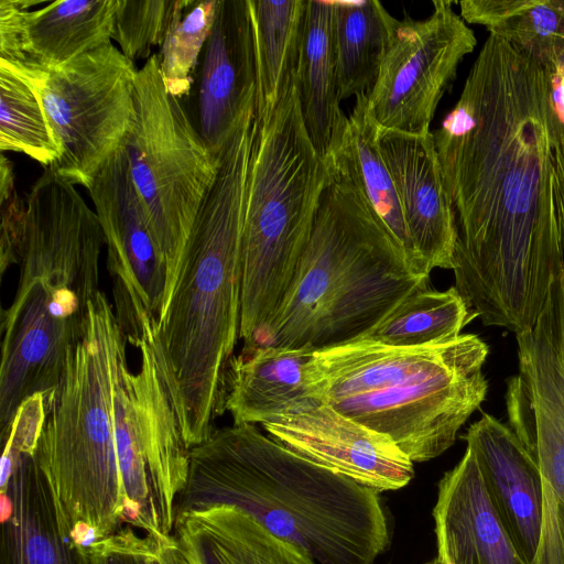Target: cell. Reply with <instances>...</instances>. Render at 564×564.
Here are the masks:
<instances>
[{"mask_svg": "<svg viewBox=\"0 0 564 564\" xmlns=\"http://www.w3.org/2000/svg\"><path fill=\"white\" fill-rule=\"evenodd\" d=\"M455 214V288L487 326L532 328L564 269V123L545 68L489 33L432 132Z\"/></svg>", "mask_w": 564, "mask_h": 564, "instance_id": "cell-1", "label": "cell"}, {"mask_svg": "<svg viewBox=\"0 0 564 564\" xmlns=\"http://www.w3.org/2000/svg\"><path fill=\"white\" fill-rule=\"evenodd\" d=\"M254 129L251 105L220 151L216 176L150 341L188 448L205 442L225 412L227 377L239 338L241 240Z\"/></svg>", "mask_w": 564, "mask_h": 564, "instance_id": "cell-2", "label": "cell"}, {"mask_svg": "<svg viewBox=\"0 0 564 564\" xmlns=\"http://www.w3.org/2000/svg\"><path fill=\"white\" fill-rule=\"evenodd\" d=\"M215 505L249 513L317 564H373L390 545L378 491L295 454L252 424L216 429L189 451L175 518Z\"/></svg>", "mask_w": 564, "mask_h": 564, "instance_id": "cell-3", "label": "cell"}, {"mask_svg": "<svg viewBox=\"0 0 564 564\" xmlns=\"http://www.w3.org/2000/svg\"><path fill=\"white\" fill-rule=\"evenodd\" d=\"M26 225L17 262L14 297L1 313L0 427L19 406L58 387L68 350L82 338L99 290L105 237L74 185L50 169L25 200Z\"/></svg>", "mask_w": 564, "mask_h": 564, "instance_id": "cell-4", "label": "cell"}, {"mask_svg": "<svg viewBox=\"0 0 564 564\" xmlns=\"http://www.w3.org/2000/svg\"><path fill=\"white\" fill-rule=\"evenodd\" d=\"M489 349L475 334L398 347L360 337L315 350L312 395L388 435L413 462L438 457L485 401Z\"/></svg>", "mask_w": 564, "mask_h": 564, "instance_id": "cell-5", "label": "cell"}, {"mask_svg": "<svg viewBox=\"0 0 564 564\" xmlns=\"http://www.w3.org/2000/svg\"><path fill=\"white\" fill-rule=\"evenodd\" d=\"M427 284L358 192L329 172L308 242L260 346L318 350L358 339Z\"/></svg>", "mask_w": 564, "mask_h": 564, "instance_id": "cell-6", "label": "cell"}, {"mask_svg": "<svg viewBox=\"0 0 564 564\" xmlns=\"http://www.w3.org/2000/svg\"><path fill=\"white\" fill-rule=\"evenodd\" d=\"M127 343L112 303L99 291L82 338L67 352L62 380L46 400L37 460L74 541L85 549L124 524L115 386Z\"/></svg>", "mask_w": 564, "mask_h": 564, "instance_id": "cell-7", "label": "cell"}, {"mask_svg": "<svg viewBox=\"0 0 564 564\" xmlns=\"http://www.w3.org/2000/svg\"><path fill=\"white\" fill-rule=\"evenodd\" d=\"M328 177L304 127L295 76L275 108L256 116L241 240L242 350L260 346L293 281Z\"/></svg>", "mask_w": 564, "mask_h": 564, "instance_id": "cell-8", "label": "cell"}, {"mask_svg": "<svg viewBox=\"0 0 564 564\" xmlns=\"http://www.w3.org/2000/svg\"><path fill=\"white\" fill-rule=\"evenodd\" d=\"M134 106L132 127L122 145L166 263L169 302L194 219L216 176L218 158L209 152L180 99L167 91L160 54L151 55L138 69Z\"/></svg>", "mask_w": 564, "mask_h": 564, "instance_id": "cell-9", "label": "cell"}, {"mask_svg": "<svg viewBox=\"0 0 564 564\" xmlns=\"http://www.w3.org/2000/svg\"><path fill=\"white\" fill-rule=\"evenodd\" d=\"M0 61L30 82L43 106L61 153L48 169L88 189L132 127L134 63L111 42L51 69Z\"/></svg>", "mask_w": 564, "mask_h": 564, "instance_id": "cell-10", "label": "cell"}, {"mask_svg": "<svg viewBox=\"0 0 564 564\" xmlns=\"http://www.w3.org/2000/svg\"><path fill=\"white\" fill-rule=\"evenodd\" d=\"M100 221L113 311L128 343L152 340L169 295V273L123 145L87 189Z\"/></svg>", "mask_w": 564, "mask_h": 564, "instance_id": "cell-11", "label": "cell"}, {"mask_svg": "<svg viewBox=\"0 0 564 564\" xmlns=\"http://www.w3.org/2000/svg\"><path fill=\"white\" fill-rule=\"evenodd\" d=\"M432 14L394 20L380 72L367 95L377 124L411 134H427L457 67L477 44L475 34L452 8L434 0Z\"/></svg>", "mask_w": 564, "mask_h": 564, "instance_id": "cell-12", "label": "cell"}, {"mask_svg": "<svg viewBox=\"0 0 564 564\" xmlns=\"http://www.w3.org/2000/svg\"><path fill=\"white\" fill-rule=\"evenodd\" d=\"M46 421L39 397L25 400L1 434L0 564H91L59 510L36 451Z\"/></svg>", "mask_w": 564, "mask_h": 564, "instance_id": "cell-13", "label": "cell"}, {"mask_svg": "<svg viewBox=\"0 0 564 564\" xmlns=\"http://www.w3.org/2000/svg\"><path fill=\"white\" fill-rule=\"evenodd\" d=\"M271 438L295 454L376 491L405 487L413 462L384 434L312 400L262 424Z\"/></svg>", "mask_w": 564, "mask_h": 564, "instance_id": "cell-14", "label": "cell"}, {"mask_svg": "<svg viewBox=\"0 0 564 564\" xmlns=\"http://www.w3.org/2000/svg\"><path fill=\"white\" fill-rule=\"evenodd\" d=\"M377 144L392 176L414 251L427 272L454 269L455 214L433 133L411 134L378 126Z\"/></svg>", "mask_w": 564, "mask_h": 564, "instance_id": "cell-15", "label": "cell"}, {"mask_svg": "<svg viewBox=\"0 0 564 564\" xmlns=\"http://www.w3.org/2000/svg\"><path fill=\"white\" fill-rule=\"evenodd\" d=\"M0 1V59L51 69L110 43L118 0Z\"/></svg>", "mask_w": 564, "mask_h": 564, "instance_id": "cell-16", "label": "cell"}, {"mask_svg": "<svg viewBox=\"0 0 564 564\" xmlns=\"http://www.w3.org/2000/svg\"><path fill=\"white\" fill-rule=\"evenodd\" d=\"M256 97L249 0H218L205 45L198 97L199 133L215 159Z\"/></svg>", "mask_w": 564, "mask_h": 564, "instance_id": "cell-17", "label": "cell"}, {"mask_svg": "<svg viewBox=\"0 0 564 564\" xmlns=\"http://www.w3.org/2000/svg\"><path fill=\"white\" fill-rule=\"evenodd\" d=\"M475 455L488 497L525 564L538 549L542 522V479L535 458L498 419L482 414L464 436Z\"/></svg>", "mask_w": 564, "mask_h": 564, "instance_id": "cell-18", "label": "cell"}, {"mask_svg": "<svg viewBox=\"0 0 564 564\" xmlns=\"http://www.w3.org/2000/svg\"><path fill=\"white\" fill-rule=\"evenodd\" d=\"M433 519L441 564H525L491 505L469 447L438 481Z\"/></svg>", "mask_w": 564, "mask_h": 564, "instance_id": "cell-19", "label": "cell"}, {"mask_svg": "<svg viewBox=\"0 0 564 564\" xmlns=\"http://www.w3.org/2000/svg\"><path fill=\"white\" fill-rule=\"evenodd\" d=\"M314 351L262 345L234 356L225 400L234 424H263L315 400L307 379Z\"/></svg>", "mask_w": 564, "mask_h": 564, "instance_id": "cell-20", "label": "cell"}, {"mask_svg": "<svg viewBox=\"0 0 564 564\" xmlns=\"http://www.w3.org/2000/svg\"><path fill=\"white\" fill-rule=\"evenodd\" d=\"M173 534L194 564H317L303 549L231 505L176 516Z\"/></svg>", "mask_w": 564, "mask_h": 564, "instance_id": "cell-21", "label": "cell"}, {"mask_svg": "<svg viewBox=\"0 0 564 564\" xmlns=\"http://www.w3.org/2000/svg\"><path fill=\"white\" fill-rule=\"evenodd\" d=\"M335 9V0H306L296 69L304 127L325 163L347 122L338 95Z\"/></svg>", "mask_w": 564, "mask_h": 564, "instance_id": "cell-22", "label": "cell"}, {"mask_svg": "<svg viewBox=\"0 0 564 564\" xmlns=\"http://www.w3.org/2000/svg\"><path fill=\"white\" fill-rule=\"evenodd\" d=\"M378 124L371 117L367 95L356 97L344 132L326 161L334 175L348 182L371 213L388 229L421 274L430 272L420 262L404 223L390 171L377 144Z\"/></svg>", "mask_w": 564, "mask_h": 564, "instance_id": "cell-23", "label": "cell"}, {"mask_svg": "<svg viewBox=\"0 0 564 564\" xmlns=\"http://www.w3.org/2000/svg\"><path fill=\"white\" fill-rule=\"evenodd\" d=\"M256 67V116L269 115L296 76L306 0H249Z\"/></svg>", "mask_w": 564, "mask_h": 564, "instance_id": "cell-24", "label": "cell"}, {"mask_svg": "<svg viewBox=\"0 0 564 564\" xmlns=\"http://www.w3.org/2000/svg\"><path fill=\"white\" fill-rule=\"evenodd\" d=\"M335 2L338 95L341 101L372 90L395 18L378 0Z\"/></svg>", "mask_w": 564, "mask_h": 564, "instance_id": "cell-25", "label": "cell"}, {"mask_svg": "<svg viewBox=\"0 0 564 564\" xmlns=\"http://www.w3.org/2000/svg\"><path fill=\"white\" fill-rule=\"evenodd\" d=\"M460 17L481 24L547 68L564 39V0H464Z\"/></svg>", "mask_w": 564, "mask_h": 564, "instance_id": "cell-26", "label": "cell"}, {"mask_svg": "<svg viewBox=\"0 0 564 564\" xmlns=\"http://www.w3.org/2000/svg\"><path fill=\"white\" fill-rule=\"evenodd\" d=\"M475 317L455 286H427L405 297L362 337L390 346H421L459 336Z\"/></svg>", "mask_w": 564, "mask_h": 564, "instance_id": "cell-27", "label": "cell"}, {"mask_svg": "<svg viewBox=\"0 0 564 564\" xmlns=\"http://www.w3.org/2000/svg\"><path fill=\"white\" fill-rule=\"evenodd\" d=\"M0 150L23 153L45 169L59 148L30 82L0 61Z\"/></svg>", "mask_w": 564, "mask_h": 564, "instance_id": "cell-28", "label": "cell"}, {"mask_svg": "<svg viewBox=\"0 0 564 564\" xmlns=\"http://www.w3.org/2000/svg\"><path fill=\"white\" fill-rule=\"evenodd\" d=\"M217 3L218 0L193 1L177 15L161 47L164 85L178 99L191 90L192 73L208 40Z\"/></svg>", "mask_w": 564, "mask_h": 564, "instance_id": "cell-29", "label": "cell"}, {"mask_svg": "<svg viewBox=\"0 0 564 564\" xmlns=\"http://www.w3.org/2000/svg\"><path fill=\"white\" fill-rule=\"evenodd\" d=\"M191 0H118L111 39L122 54L135 62L150 58L153 47L161 46L177 15Z\"/></svg>", "mask_w": 564, "mask_h": 564, "instance_id": "cell-30", "label": "cell"}, {"mask_svg": "<svg viewBox=\"0 0 564 564\" xmlns=\"http://www.w3.org/2000/svg\"><path fill=\"white\" fill-rule=\"evenodd\" d=\"M0 271L3 275L17 262L26 225V203L18 195L13 165L4 155L0 160Z\"/></svg>", "mask_w": 564, "mask_h": 564, "instance_id": "cell-31", "label": "cell"}, {"mask_svg": "<svg viewBox=\"0 0 564 564\" xmlns=\"http://www.w3.org/2000/svg\"><path fill=\"white\" fill-rule=\"evenodd\" d=\"M152 538L137 534L133 527L126 525L112 535L86 547L91 564H145Z\"/></svg>", "mask_w": 564, "mask_h": 564, "instance_id": "cell-32", "label": "cell"}, {"mask_svg": "<svg viewBox=\"0 0 564 564\" xmlns=\"http://www.w3.org/2000/svg\"><path fill=\"white\" fill-rule=\"evenodd\" d=\"M150 536L152 543L145 556V564H194L173 533Z\"/></svg>", "mask_w": 564, "mask_h": 564, "instance_id": "cell-33", "label": "cell"}, {"mask_svg": "<svg viewBox=\"0 0 564 564\" xmlns=\"http://www.w3.org/2000/svg\"><path fill=\"white\" fill-rule=\"evenodd\" d=\"M549 74L554 108L564 123V39L560 40L553 51Z\"/></svg>", "mask_w": 564, "mask_h": 564, "instance_id": "cell-34", "label": "cell"}, {"mask_svg": "<svg viewBox=\"0 0 564 564\" xmlns=\"http://www.w3.org/2000/svg\"><path fill=\"white\" fill-rule=\"evenodd\" d=\"M431 564H441L436 558H434L433 561H431Z\"/></svg>", "mask_w": 564, "mask_h": 564, "instance_id": "cell-35", "label": "cell"}, {"mask_svg": "<svg viewBox=\"0 0 564 564\" xmlns=\"http://www.w3.org/2000/svg\"><path fill=\"white\" fill-rule=\"evenodd\" d=\"M424 564H431V561H430V562H427V563H424Z\"/></svg>", "mask_w": 564, "mask_h": 564, "instance_id": "cell-36", "label": "cell"}]
</instances>
